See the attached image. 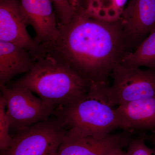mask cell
Returning a JSON list of instances; mask_svg holds the SVG:
<instances>
[{
	"label": "cell",
	"mask_w": 155,
	"mask_h": 155,
	"mask_svg": "<svg viewBox=\"0 0 155 155\" xmlns=\"http://www.w3.org/2000/svg\"><path fill=\"white\" fill-rule=\"evenodd\" d=\"M144 137L131 139L126 155H155L154 150L146 144Z\"/></svg>",
	"instance_id": "obj_17"
},
{
	"label": "cell",
	"mask_w": 155,
	"mask_h": 155,
	"mask_svg": "<svg viewBox=\"0 0 155 155\" xmlns=\"http://www.w3.org/2000/svg\"><path fill=\"white\" fill-rule=\"evenodd\" d=\"M6 102L3 96L0 97V150H6L11 146L13 137L10 135V124L6 110Z\"/></svg>",
	"instance_id": "obj_15"
},
{
	"label": "cell",
	"mask_w": 155,
	"mask_h": 155,
	"mask_svg": "<svg viewBox=\"0 0 155 155\" xmlns=\"http://www.w3.org/2000/svg\"><path fill=\"white\" fill-rule=\"evenodd\" d=\"M126 52L155 31V0H131L120 18Z\"/></svg>",
	"instance_id": "obj_8"
},
{
	"label": "cell",
	"mask_w": 155,
	"mask_h": 155,
	"mask_svg": "<svg viewBox=\"0 0 155 155\" xmlns=\"http://www.w3.org/2000/svg\"><path fill=\"white\" fill-rule=\"evenodd\" d=\"M109 85L91 84L79 101L56 109L55 116L64 128L85 136L102 138L119 128L116 109L106 94Z\"/></svg>",
	"instance_id": "obj_3"
},
{
	"label": "cell",
	"mask_w": 155,
	"mask_h": 155,
	"mask_svg": "<svg viewBox=\"0 0 155 155\" xmlns=\"http://www.w3.org/2000/svg\"><path fill=\"white\" fill-rule=\"evenodd\" d=\"M148 138L153 145V150H154L155 152V132L152 135L150 136Z\"/></svg>",
	"instance_id": "obj_18"
},
{
	"label": "cell",
	"mask_w": 155,
	"mask_h": 155,
	"mask_svg": "<svg viewBox=\"0 0 155 155\" xmlns=\"http://www.w3.org/2000/svg\"><path fill=\"white\" fill-rule=\"evenodd\" d=\"M35 61L24 48L0 41V84H6L17 75L28 72Z\"/></svg>",
	"instance_id": "obj_12"
},
{
	"label": "cell",
	"mask_w": 155,
	"mask_h": 155,
	"mask_svg": "<svg viewBox=\"0 0 155 155\" xmlns=\"http://www.w3.org/2000/svg\"><path fill=\"white\" fill-rule=\"evenodd\" d=\"M111 155H126V152L123 151L122 150H119Z\"/></svg>",
	"instance_id": "obj_19"
},
{
	"label": "cell",
	"mask_w": 155,
	"mask_h": 155,
	"mask_svg": "<svg viewBox=\"0 0 155 155\" xmlns=\"http://www.w3.org/2000/svg\"><path fill=\"white\" fill-rule=\"evenodd\" d=\"M112 85L106 94L112 106L155 97V69L143 70L116 64L112 72Z\"/></svg>",
	"instance_id": "obj_6"
},
{
	"label": "cell",
	"mask_w": 155,
	"mask_h": 155,
	"mask_svg": "<svg viewBox=\"0 0 155 155\" xmlns=\"http://www.w3.org/2000/svg\"><path fill=\"white\" fill-rule=\"evenodd\" d=\"M91 85L67 64L46 54L38 58L33 68L11 87L28 89L56 109L79 101Z\"/></svg>",
	"instance_id": "obj_2"
},
{
	"label": "cell",
	"mask_w": 155,
	"mask_h": 155,
	"mask_svg": "<svg viewBox=\"0 0 155 155\" xmlns=\"http://www.w3.org/2000/svg\"><path fill=\"white\" fill-rule=\"evenodd\" d=\"M127 0H88L84 7L87 14L97 19L114 22L120 19Z\"/></svg>",
	"instance_id": "obj_14"
},
{
	"label": "cell",
	"mask_w": 155,
	"mask_h": 155,
	"mask_svg": "<svg viewBox=\"0 0 155 155\" xmlns=\"http://www.w3.org/2000/svg\"><path fill=\"white\" fill-rule=\"evenodd\" d=\"M67 131L52 116L19 130L0 155H56Z\"/></svg>",
	"instance_id": "obj_4"
},
{
	"label": "cell",
	"mask_w": 155,
	"mask_h": 155,
	"mask_svg": "<svg viewBox=\"0 0 155 155\" xmlns=\"http://www.w3.org/2000/svg\"><path fill=\"white\" fill-rule=\"evenodd\" d=\"M58 13L61 25L69 23L78 7L82 5L81 0H52Z\"/></svg>",
	"instance_id": "obj_16"
},
{
	"label": "cell",
	"mask_w": 155,
	"mask_h": 155,
	"mask_svg": "<svg viewBox=\"0 0 155 155\" xmlns=\"http://www.w3.org/2000/svg\"><path fill=\"white\" fill-rule=\"evenodd\" d=\"M116 110L120 129L129 133L134 130H155V97L122 104Z\"/></svg>",
	"instance_id": "obj_11"
},
{
	"label": "cell",
	"mask_w": 155,
	"mask_h": 155,
	"mask_svg": "<svg viewBox=\"0 0 155 155\" xmlns=\"http://www.w3.org/2000/svg\"><path fill=\"white\" fill-rule=\"evenodd\" d=\"M5 99L10 130H19L43 121L53 116L56 108L34 95L28 89L21 87H8L0 84Z\"/></svg>",
	"instance_id": "obj_5"
},
{
	"label": "cell",
	"mask_w": 155,
	"mask_h": 155,
	"mask_svg": "<svg viewBox=\"0 0 155 155\" xmlns=\"http://www.w3.org/2000/svg\"><path fill=\"white\" fill-rule=\"evenodd\" d=\"M27 25L19 0H0V41L24 48L36 60L46 53L43 46L31 37Z\"/></svg>",
	"instance_id": "obj_7"
},
{
	"label": "cell",
	"mask_w": 155,
	"mask_h": 155,
	"mask_svg": "<svg viewBox=\"0 0 155 155\" xmlns=\"http://www.w3.org/2000/svg\"><path fill=\"white\" fill-rule=\"evenodd\" d=\"M67 130L56 155H111L128 147L132 139L127 132L97 138Z\"/></svg>",
	"instance_id": "obj_9"
},
{
	"label": "cell",
	"mask_w": 155,
	"mask_h": 155,
	"mask_svg": "<svg viewBox=\"0 0 155 155\" xmlns=\"http://www.w3.org/2000/svg\"><path fill=\"white\" fill-rule=\"evenodd\" d=\"M46 54L65 63L91 84L108 85L109 76L125 53L120 19L109 22L89 15L82 5L71 21L59 25Z\"/></svg>",
	"instance_id": "obj_1"
},
{
	"label": "cell",
	"mask_w": 155,
	"mask_h": 155,
	"mask_svg": "<svg viewBox=\"0 0 155 155\" xmlns=\"http://www.w3.org/2000/svg\"><path fill=\"white\" fill-rule=\"evenodd\" d=\"M88 0H85V1H86V2H87V1H88Z\"/></svg>",
	"instance_id": "obj_20"
},
{
	"label": "cell",
	"mask_w": 155,
	"mask_h": 155,
	"mask_svg": "<svg viewBox=\"0 0 155 155\" xmlns=\"http://www.w3.org/2000/svg\"><path fill=\"white\" fill-rule=\"evenodd\" d=\"M26 16L28 25L35 32V39L47 46L59 36V25L53 10L52 0H19Z\"/></svg>",
	"instance_id": "obj_10"
},
{
	"label": "cell",
	"mask_w": 155,
	"mask_h": 155,
	"mask_svg": "<svg viewBox=\"0 0 155 155\" xmlns=\"http://www.w3.org/2000/svg\"><path fill=\"white\" fill-rule=\"evenodd\" d=\"M119 63L126 67L155 69V31L133 51L125 53Z\"/></svg>",
	"instance_id": "obj_13"
}]
</instances>
